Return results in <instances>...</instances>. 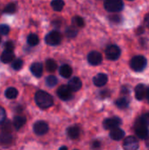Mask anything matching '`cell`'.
<instances>
[{
    "instance_id": "cell-31",
    "label": "cell",
    "mask_w": 149,
    "mask_h": 150,
    "mask_svg": "<svg viewBox=\"0 0 149 150\" xmlns=\"http://www.w3.org/2000/svg\"><path fill=\"white\" fill-rule=\"evenodd\" d=\"M58 80L54 76H48L46 78V83L48 87H54L57 84Z\"/></svg>"
},
{
    "instance_id": "cell-9",
    "label": "cell",
    "mask_w": 149,
    "mask_h": 150,
    "mask_svg": "<svg viewBox=\"0 0 149 150\" xmlns=\"http://www.w3.org/2000/svg\"><path fill=\"white\" fill-rule=\"evenodd\" d=\"M120 124H121V120L118 117L106 119V120H105V121L103 123L104 127L107 130H112L114 128H117Z\"/></svg>"
},
{
    "instance_id": "cell-37",
    "label": "cell",
    "mask_w": 149,
    "mask_h": 150,
    "mask_svg": "<svg viewBox=\"0 0 149 150\" xmlns=\"http://www.w3.org/2000/svg\"><path fill=\"white\" fill-rule=\"evenodd\" d=\"M5 111L3 107L0 106V124L5 121Z\"/></svg>"
},
{
    "instance_id": "cell-35",
    "label": "cell",
    "mask_w": 149,
    "mask_h": 150,
    "mask_svg": "<svg viewBox=\"0 0 149 150\" xmlns=\"http://www.w3.org/2000/svg\"><path fill=\"white\" fill-rule=\"evenodd\" d=\"M109 19L111 22H112L114 24H118V23H120L121 17L119 15H117V14H112V15L109 16Z\"/></svg>"
},
{
    "instance_id": "cell-44",
    "label": "cell",
    "mask_w": 149,
    "mask_h": 150,
    "mask_svg": "<svg viewBox=\"0 0 149 150\" xmlns=\"http://www.w3.org/2000/svg\"><path fill=\"white\" fill-rule=\"evenodd\" d=\"M0 42H1V36H0Z\"/></svg>"
},
{
    "instance_id": "cell-7",
    "label": "cell",
    "mask_w": 149,
    "mask_h": 150,
    "mask_svg": "<svg viewBox=\"0 0 149 150\" xmlns=\"http://www.w3.org/2000/svg\"><path fill=\"white\" fill-rule=\"evenodd\" d=\"M71 90L68 88V86L66 85H61V87H59V89L57 90V95L58 97L63 100V101H68L72 98V93H71Z\"/></svg>"
},
{
    "instance_id": "cell-20",
    "label": "cell",
    "mask_w": 149,
    "mask_h": 150,
    "mask_svg": "<svg viewBox=\"0 0 149 150\" xmlns=\"http://www.w3.org/2000/svg\"><path fill=\"white\" fill-rule=\"evenodd\" d=\"M59 72H60V75L62 76V77H65V78H68L71 76L72 75V69L69 65H62L60 69H59Z\"/></svg>"
},
{
    "instance_id": "cell-39",
    "label": "cell",
    "mask_w": 149,
    "mask_h": 150,
    "mask_svg": "<svg viewBox=\"0 0 149 150\" xmlns=\"http://www.w3.org/2000/svg\"><path fill=\"white\" fill-rule=\"evenodd\" d=\"M144 23H145V25H146L147 27H148L149 28V13L148 14H147V15L145 16Z\"/></svg>"
},
{
    "instance_id": "cell-5",
    "label": "cell",
    "mask_w": 149,
    "mask_h": 150,
    "mask_svg": "<svg viewBox=\"0 0 149 150\" xmlns=\"http://www.w3.org/2000/svg\"><path fill=\"white\" fill-rule=\"evenodd\" d=\"M121 54L120 48L116 45H111L109 46L105 50V55L106 58L110 61H116L119 58Z\"/></svg>"
},
{
    "instance_id": "cell-18",
    "label": "cell",
    "mask_w": 149,
    "mask_h": 150,
    "mask_svg": "<svg viewBox=\"0 0 149 150\" xmlns=\"http://www.w3.org/2000/svg\"><path fill=\"white\" fill-rule=\"evenodd\" d=\"M25 122H26L25 117L21 116V115H18L13 120V126H14V127L17 130H18V129H20L25 124Z\"/></svg>"
},
{
    "instance_id": "cell-3",
    "label": "cell",
    "mask_w": 149,
    "mask_h": 150,
    "mask_svg": "<svg viewBox=\"0 0 149 150\" xmlns=\"http://www.w3.org/2000/svg\"><path fill=\"white\" fill-rule=\"evenodd\" d=\"M105 9L109 12H119L124 7L122 0H105Z\"/></svg>"
},
{
    "instance_id": "cell-15",
    "label": "cell",
    "mask_w": 149,
    "mask_h": 150,
    "mask_svg": "<svg viewBox=\"0 0 149 150\" xmlns=\"http://www.w3.org/2000/svg\"><path fill=\"white\" fill-rule=\"evenodd\" d=\"M68 88L72 91H78L81 87H82V81L78 77H73L69 82H68Z\"/></svg>"
},
{
    "instance_id": "cell-26",
    "label": "cell",
    "mask_w": 149,
    "mask_h": 150,
    "mask_svg": "<svg viewBox=\"0 0 149 150\" xmlns=\"http://www.w3.org/2000/svg\"><path fill=\"white\" fill-rule=\"evenodd\" d=\"M46 68L49 72H54L57 69V63L53 59H48L46 62Z\"/></svg>"
},
{
    "instance_id": "cell-22",
    "label": "cell",
    "mask_w": 149,
    "mask_h": 150,
    "mask_svg": "<svg viewBox=\"0 0 149 150\" xmlns=\"http://www.w3.org/2000/svg\"><path fill=\"white\" fill-rule=\"evenodd\" d=\"M18 90L14 87H10L5 91V97L9 99H14L18 97Z\"/></svg>"
},
{
    "instance_id": "cell-13",
    "label": "cell",
    "mask_w": 149,
    "mask_h": 150,
    "mask_svg": "<svg viewBox=\"0 0 149 150\" xmlns=\"http://www.w3.org/2000/svg\"><path fill=\"white\" fill-rule=\"evenodd\" d=\"M135 97L138 100H142L147 97V89L143 84H138L135 87Z\"/></svg>"
},
{
    "instance_id": "cell-32",
    "label": "cell",
    "mask_w": 149,
    "mask_h": 150,
    "mask_svg": "<svg viewBox=\"0 0 149 150\" xmlns=\"http://www.w3.org/2000/svg\"><path fill=\"white\" fill-rule=\"evenodd\" d=\"M16 11V4H13V3H11V4H8L5 8L4 9V13H7V14H12Z\"/></svg>"
},
{
    "instance_id": "cell-19",
    "label": "cell",
    "mask_w": 149,
    "mask_h": 150,
    "mask_svg": "<svg viewBox=\"0 0 149 150\" xmlns=\"http://www.w3.org/2000/svg\"><path fill=\"white\" fill-rule=\"evenodd\" d=\"M0 60L4 63H9L11 62L14 60V54L13 52H9V51H4L1 54Z\"/></svg>"
},
{
    "instance_id": "cell-34",
    "label": "cell",
    "mask_w": 149,
    "mask_h": 150,
    "mask_svg": "<svg viewBox=\"0 0 149 150\" xmlns=\"http://www.w3.org/2000/svg\"><path fill=\"white\" fill-rule=\"evenodd\" d=\"M23 67V61L21 59H17L12 62V68L15 70H19Z\"/></svg>"
},
{
    "instance_id": "cell-16",
    "label": "cell",
    "mask_w": 149,
    "mask_h": 150,
    "mask_svg": "<svg viewBox=\"0 0 149 150\" xmlns=\"http://www.w3.org/2000/svg\"><path fill=\"white\" fill-rule=\"evenodd\" d=\"M124 136H125V132L119 127L112 129L110 133V137L114 141H120L121 139L124 138Z\"/></svg>"
},
{
    "instance_id": "cell-41",
    "label": "cell",
    "mask_w": 149,
    "mask_h": 150,
    "mask_svg": "<svg viewBox=\"0 0 149 150\" xmlns=\"http://www.w3.org/2000/svg\"><path fill=\"white\" fill-rule=\"evenodd\" d=\"M147 99H148V101L149 102V87L147 89Z\"/></svg>"
},
{
    "instance_id": "cell-1",
    "label": "cell",
    "mask_w": 149,
    "mask_h": 150,
    "mask_svg": "<svg viewBox=\"0 0 149 150\" xmlns=\"http://www.w3.org/2000/svg\"><path fill=\"white\" fill-rule=\"evenodd\" d=\"M35 102L41 109H47L54 104V99L50 94L44 91H38L35 94Z\"/></svg>"
},
{
    "instance_id": "cell-46",
    "label": "cell",
    "mask_w": 149,
    "mask_h": 150,
    "mask_svg": "<svg viewBox=\"0 0 149 150\" xmlns=\"http://www.w3.org/2000/svg\"><path fill=\"white\" fill-rule=\"evenodd\" d=\"M75 150H77V149H75Z\"/></svg>"
},
{
    "instance_id": "cell-23",
    "label": "cell",
    "mask_w": 149,
    "mask_h": 150,
    "mask_svg": "<svg viewBox=\"0 0 149 150\" xmlns=\"http://www.w3.org/2000/svg\"><path fill=\"white\" fill-rule=\"evenodd\" d=\"M64 1L63 0H53L51 2L52 8L56 11H61L64 7Z\"/></svg>"
},
{
    "instance_id": "cell-28",
    "label": "cell",
    "mask_w": 149,
    "mask_h": 150,
    "mask_svg": "<svg viewBox=\"0 0 149 150\" xmlns=\"http://www.w3.org/2000/svg\"><path fill=\"white\" fill-rule=\"evenodd\" d=\"M115 104H116V105L119 109H125V108H126L129 105V101L126 98H121L117 99Z\"/></svg>"
},
{
    "instance_id": "cell-33",
    "label": "cell",
    "mask_w": 149,
    "mask_h": 150,
    "mask_svg": "<svg viewBox=\"0 0 149 150\" xmlns=\"http://www.w3.org/2000/svg\"><path fill=\"white\" fill-rule=\"evenodd\" d=\"M4 51H9V52H13L14 50V43L11 41V40H8L4 43Z\"/></svg>"
},
{
    "instance_id": "cell-40",
    "label": "cell",
    "mask_w": 149,
    "mask_h": 150,
    "mask_svg": "<svg viewBox=\"0 0 149 150\" xmlns=\"http://www.w3.org/2000/svg\"><path fill=\"white\" fill-rule=\"evenodd\" d=\"M136 33H137L138 35H141V33H144V28H143V26H139V28L137 29Z\"/></svg>"
},
{
    "instance_id": "cell-36",
    "label": "cell",
    "mask_w": 149,
    "mask_h": 150,
    "mask_svg": "<svg viewBox=\"0 0 149 150\" xmlns=\"http://www.w3.org/2000/svg\"><path fill=\"white\" fill-rule=\"evenodd\" d=\"M10 33V27L7 25H0V33L7 35Z\"/></svg>"
},
{
    "instance_id": "cell-8",
    "label": "cell",
    "mask_w": 149,
    "mask_h": 150,
    "mask_svg": "<svg viewBox=\"0 0 149 150\" xmlns=\"http://www.w3.org/2000/svg\"><path fill=\"white\" fill-rule=\"evenodd\" d=\"M49 130L48 125L45 121H37L33 125V131L37 135H44Z\"/></svg>"
},
{
    "instance_id": "cell-12",
    "label": "cell",
    "mask_w": 149,
    "mask_h": 150,
    "mask_svg": "<svg viewBox=\"0 0 149 150\" xmlns=\"http://www.w3.org/2000/svg\"><path fill=\"white\" fill-rule=\"evenodd\" d=\"M107 82H108V76L104 73H99L96 75L93 78V83L97 87H102L105 85Z\"/></svg>"
},
{
    "instance_id": "cell-4",
    "label": "cell",
    "mask_w": 149,
    "mask_h": 150,
    "mask_svg": "<svg viewBox=\"0 0 149 150\" xmlns=\"http://www.w3.org/2000/svg\"><path fill=\"white\" fill-rule=\"evenodd\" d=\"M45 41L47 45L57 46L61 41V35L57 31H52L45 37Z\"/></svg>"
},
{
    "instance_id": "cell-14",
    "label": "cell",
    "mask_w": 149,
    "mask_h": 150,
    "mask_svg": "<svg viewBox=\"0 0 149 150\" xmlns=\"http://www.w3.org/2000/svg\"><path fill=\"white\" fill-rule=\"evenodd\" d=\"M31 72L32 75L36 77H40L43 73V66L40 62H34L32 64L31 68Z\"/></svg>"
},
{
    "instance_id": "cell-11",
    "label": "cell",
    "mask_w": 149,
    "mask_h": 150,
    "mask_svg": "<svg viewBox=\"0 0 149 150\" xmlns=\"http://www.w3.org/2000/svg\"><path fill=\"white\" fill-rule=\"evenodd\" d=\"M134 128H135V134L140 139H147V138H148L149 130L148 127L136 123Z\"/></svg>"
},
{
    "instance_id": "cell-6",
    "label": "cell",
    "mask_w": 149,
    "mask_h": 150,
    "mask_svg": "<svg viewBox=\"0 0 149 150\" xmlns=\"http://www.w3.org/2000/svg\"><path fill=\"white\" fill-rule=\"evenodd\" d=\"M123 148L125 150H138L139 142L134 136H128L124 141Z\"/></svg>"
},
{
    "instance_id": "cell-43",
    "label": "cell",
    "mask_w": 149,
    "mask_h": 150,
    "mask_svg": "<svg viewBox=\"0 0 149 150\" xmlns=\"http://www.w3.org/2000/svg\"><path fill=\"white\" fill-rule=\"evenodd\" d=\"M146 145H147V148L149 149V138L147 140V142H146Z\"/></svg>"
},
{
    "instance_id": "cell-21",
    "label": "cell",
    "mask_w": 149,
    "mask_h": 150,
    "mask_svg": "<svg viewBox=\"0 0 149 150\" xmlns=\"http://www.w3.org/2000/svg\"><path fill=\"white\" fill-rule=\"evenodd\" d=\"M12 141V136L11 134V133H4L2 132V134H0V142L7 145L10 144Z\"/></svg>"
},
{
    "instance_id": "cell-24",
    "label": "cell",
    "mask_w": 149,
    "mask_h": 150,
    "mask_svg": "<svg viewBox=\"0 0 149 150\" xmlns=\"http://www.w3.org/2000/svg\"><path fill=\"white\" fill-rule=\"evenodd\" d=\"M39 41H40V39L38 37V35L35 34V33H31L27 37V43L30 46H32V47L38 45L39 44Z\"/></svg>"
},
{
    "instance_id": "cell-45",
    "label": "cell",
    "mask_w": 149,
    "mask_h": 150,
    "mask_svg": "<svg viewBox=\"0 0 149 150\" xmlns=\"http://www.w3.org/2000/svg\"><path fill=\"white\" fill-rule=\"evenodd\" d=\"M128 1H133V0H128Z\"/></svg>"
},
{
    "instance_id": "cell-2",
    "label": "cell",
    "mask_w": 149,
    "mask_h": 150,
    "mask_svg": "<svg viewBox=\"0 0 149 150\" xmlns=\"http://www.w3.org/2000/svg\"><path fill=\"white\" fill-rule=\"evenodd\" d=\"M148 62L147 59L142 56V55H136L134 56L132 60H131V68L137 72L142 71L146 67H147Z\"/></svg>"
},
{
    "instance_id": "cell-25",
    "label": "cell",
    "mask_w": 149,
    "mask_h": 150,
    "mask_svg": "<svg viewBox=\"0 0 149 150\" xmlns=\"http://www.w3.org/2000/svg\"><path fill=\"white\" fill-rule=\"evenodd\" d=\"M78 31L76 26H68L65 30V34L68 38H74L77 35Z\"/></svg>"
},
{
    "instance_id": "cell-17",
    "label": "cell",
    "mask_w": 149,
    "mask_h": 150,
    "mask_svg": "<svg viewBox=\"0 0 149 150\" xmlns=\"http://www.w3.org/2000/svg\"><path fill=\"white\" fill-rule=\"evenodd\" d=\"M67 134H68V136L71 140H76L80 135V129H79L78 127L73 126V127H70L68 128Z\"/></svg>"
},
{
    "instance_id": "cell-10",
    "label": "cell",
    "mask_w": 149,
    "mask_h": 150,
    "mask_svg": "<svg viewBox=\"0 0 149 150\" xmlns=\"http://www.w3.org/2000/svg\"><path fill=\"white\" fill-rule=\"evenodd\" d=\"M102 60H103L102 54L97 51H92L88 55V62L90 64H91L93 66L99 65L102 62Z\"/></svg>"
},
{
    "instance_id": "cell-42",
    "label": "cell",
    "mask_w": 149,
    "mask_h": 150,
    "mask_svg": "<svg viewBox=\"0 0 149 150\" xmlns=\"http://www.w3.org/2000/svg\"><path fill=\"white\" fill-rule=\"evenodd\" d=\"M60 150H68V148L66 147V146H63V147H61Z\"/></svg>"
},
{
    "instance_id": "cell-38",
    "label": "cell",
    "mask_w": 149,
    "mask_h": 150,
    "mask_svg": "<svg viewBox=\"0 0 149 150\" xmlns=\"http://www.w3.org/2000/svg\"><path fill=\"white\" fill-rule=\"evenodd\" d=\"M99 147H100V142H99L95 141V142L92 143V148H93L94 149H98Z\"/></svg>"
},
{
    "instance_id": "cell-30",
    "label": "cell",
    "mask_w": 149,
    "mask_h": 150,
    "mask_svg": "<svg viewBox=\"0 0 149 150\" xmlns=\"http://www.w3.org/2000/svg\"><path fill=\"white\" fill-rule=\"evenodd\" d=\"M1 129H2V132L4 133H11L12 131V125L11 121L7 120L5 122H3L1 124Z\"/></svg>"
},
{
    "instance_id": "cell-29",
    "label": "cell",
    "mask_w": 149,
    "mask_h": 150,
    "mask_svg": "<svg viewBox=\"0 0 149 150\" xmlns=\"http://www.w3.org/2000/svg\"><path fill=\"white\" fill-rule=\"evenodd\" d=\"M72 24L76 27H83L84 25V20L80 16H76L72 18Z\"/></svg>"
},
{
    "instance_id": "cell-27",
    "label": "cell",
    "mask_w": 149,
    "mask_h": 150,
    "mask_svg": "<svg viewBox=\"0 0 149 150\" xmlns=\"http://www.w3.org/2000/svg\"><path fill=\"white\" fill-rule=\"evenodd\" d=\"M137 124H141V125H143V126H146L148 127L149 126V112H147L143 115H141L136 121Z\"/></svg>"
}]
</instances>
